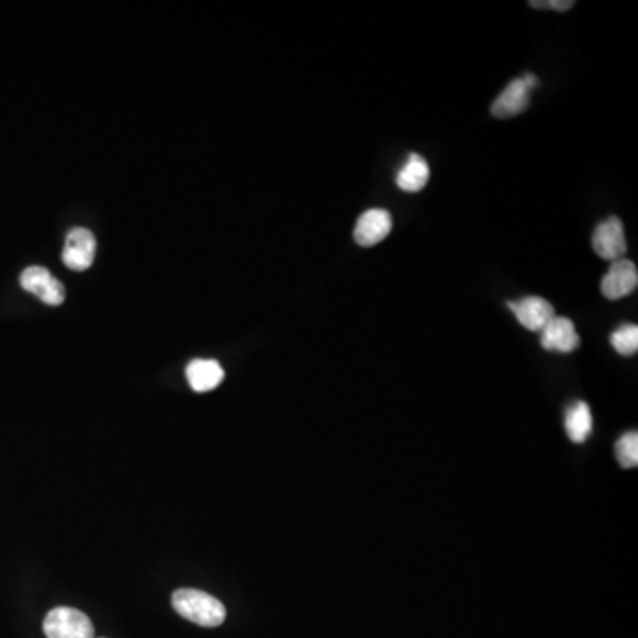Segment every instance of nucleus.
Wrapping results in <instances>:
<instances>
[{
  "mask_svg": "<svg viewBox=\"0 0 638 638\" xmlns=\"http://www.w3.org/2000/svg\"><path fill=\"white\" fill-rule=\"evenodd\" d=\"M97 238L91 231L83 227H75L66 236L63 262L69 270L83 271L92 267L97 258Z\"/></svg>",
  "mask_w": 638,
  "mask_h": 638,
  "instance_id": "39448f33",
  "label": "nucleus"
},
{
  "mask_svg": "<svg viewBox=\"0 0 638 638\" xmlns=\"http://www.w3.org/2000/svg\"><path fill=\"white\" fill-rule=\"evenodd\" d=\"M429 166H427V160L417 153H412L408 160L401 167L400 175H398V187H400L403 192H421V190L426 187L427 181H429Z\"/></svg>",
  "mask_w": 638,
  "mask_h": 638,
  "instance_id": "f8f14e48",
  "label": "nucleus"
},
{
  "mask_svg": "<svg viewBox=\"0 0 638 638\" xmlns=\"http://www.w3.org/2000/svg\"><path fill=\"white\" fill-rule=\"evenodd\" d=\"M616 456L620 467L635 469L638 464V435L637 432H629L619 438L616 444Z\"/></svg>",
  "mask_w": 638,
  "mask_h": 638,
  "instance_id": "2eb2a0df",
  "label": "nucleus"
},
{
  "mask_svg": "<svg viewBox=\"0 0 638 638\" xmlns=\"http://www.w3.org/2000/svg\"><path fill=\"white\" fill-rule=\"evenodd\" d=\"M536 75H525L522 79H515L499 94L492 105V114L499 120H507L522 114L530 101V91L538 88Z\"/></svg>",
  "mask_w": 638,
  "mask_h": 638,
  "instance_id": "7ed1b4c3",
  "label": "nucleus"
},
{
  "mask_svg": "<svg viewBox=\"0 0 638 638\" xmlns=\"http://www.w3.org/2000/svg\"><path fill=\"white\" fill-rule=\"evenodd\" d=\"M48 638H94V626L83 612L59 606L48 612L43 623Z\"/></svg>",
  "mask_w": 638,
  "mask_h": 638,
  "instance_id": "f03ea898",
  "label": "nucleus"
},
{
  "mask_svg": "<svg viewBox=\"0 0 638 638\" xmlns=\"http://www.w3.org/2000/svg\"><path fill=\"white\" fill-rule=\"evenodd\" d=\"M172 606L183 619L202 628H216L225 620V606L212 594L198 589H180L172 594Z\"/></svg>",
  "mask_w": 638,
  "mask_h": 638,
  "instance_id": "f257e3e1",
  "label": "nucleus"
},
{
  "mask_svg": "<svg viewBox=\"0 0 638 638\" xmlns=\"http://www.w3.org/2000/svg\"><path fill=\"white\" fill-rule=\"evenodd\" d=\"M224 377V369L216 360L195 359L187 366V380L195 392L213 391Z\"/></svg>",
  "mask_w": 638,
  "mask_h": 638,
  "instance_id": "9b49d317",
  "label": "nucleus"
},
{
  "mask_svg": "<svg viewBox=\"0 0 638 638\" xmlns=\"http://www.w3.org/2000/svg\"><path fill=\"white\" fill-rule=\"evenodd\" d=\"M579 345L580 337L570 317L553 316L541 331V346L548 351L571 354Z\"/></svg>",
  "mask_w": 638,
  "mask_h": 638,
  "instance_id": "9d476101",
  "label": "nucleus"
},
{
  "mask_svg": "<svg viewBox=\"0 0 638 638\" xmlns=\"http://www.w3.org/2000/svg\"><path fill=\"white\" fill-rule=\"evenodd\" d=\"M566 433L574 444H583L593 432V414L587 403L574 401L566 412Z\"/></svg>",
  "mask_w": 638,
  "mask_h": 638,
  "instance_id": "ddd939ff",
  "label": "nucleus"
},
{
  "mask_svg": "<svg viewBox=\"0 0 638 638\" xmlns=\"http://www.w3.org/2000/svg\"><path fill=\"white\" fill-rule=\"evenodd\" d=\"M593 248L594 253L606 261L623 259L628 250V244H626L625 227L620 219L611 216L597 225L593 235Z\"/></svg>",
  "mask_w": 638,
  "mask_h": 638,
  "instance_id": "423d86ee",
  "label": "nucleus"
},
{
  "mask_svg": "<svg viewBox=\"0 0 638 638\" xmlns=\"http://www.w3.org/2000/svg\"><path fill=\"white\" fill-rule=\"evenodd\" d=\"M638 286V271L634 261L617 259L602 279V293L605 299L620 300L634 293Z\"/></svg>",
  "mask_w": 638,
  "mask_h": 638,
  "instance_id": "0eeeda50",
  "label": "nucleus"
},
{
  "mask_svg": "<svg viewBox=\"0 0 638 638\" xmlns=\"http://www.w3.org/2000/svg\"><path fill=\"white\" fill-rule=\"evenodd\" d=\"M507 305L515 313L519 325H524L530 332H541L550 323L551 317L556 316L553 305L541 296H525Z\"/></svg>",
  "mask_w": 638,
  "mask_h": 638,
  "instance_id": "1a4fd4ad",
  "label": "nucleus"
},
{
  "mask_svg": "<svg viewBox=\"0 0 638 638\" xmlns=\"http://www.w3.org/2000/svg\"><path fill=\"white\" fill-rule=\"evenodd\" d=\"M392 216L383 208H374L362 213L355 225V242L360 247H374L391 235Z\"/></svg>",
  "mask_w": 638,
  "mask_h": 638,
  "instance_id": "6e6552de",
  "label": "nucleus"
},
{
  "mask_svg": "<svg viewBox=\"0 0 638 638\" xmlns=\"http://www.w3.org/2000/svg\"><path fill=\"white\" fill-rule=\"evenodd\" d=\"M611 343L619 355H625V357L637 355L638 326L629 325V323L628 325L619 326V328L612 334Z\"/></svg>",
  "mask_w": 638,
  "mask_h": 638,
  "instance_id": "4468645a",
  "label": "nucleus"
},
{
  "mask_svg": "<svg viewBox=\"0 0 638 638\" xmlns=\"http://www.w3.org/2000/svg\"><path fill=\"white\" fill-rule=\"evenodd\" d=\"M530 5L536 8V10L568 11L570 8H573L574 2L573 0H542V2L534 0V2H530Z\"/></svg>",
  "mask_w": 638,
  "mask_h": 638,
  "instance_id": "dca6fc26",
  "label": "nucleus"
},
{
  "mask_svg": "<svg viewBox=\"0 0 638 638\" xmlns=\"http://www.w3.org/2000/svg\"><path fill=\"white\" fill-rule=\"evenodd\" d=\"M20 284L27 293L34 294L46 305L57 307L65 302L66 288L45 267H29L20 276Z\"/></svg>",
  "mask_w": 638,
  "mask_h": 638,
  "instance_id": "20e7f679",
  "label": "nucleus"
}]
</instances>
